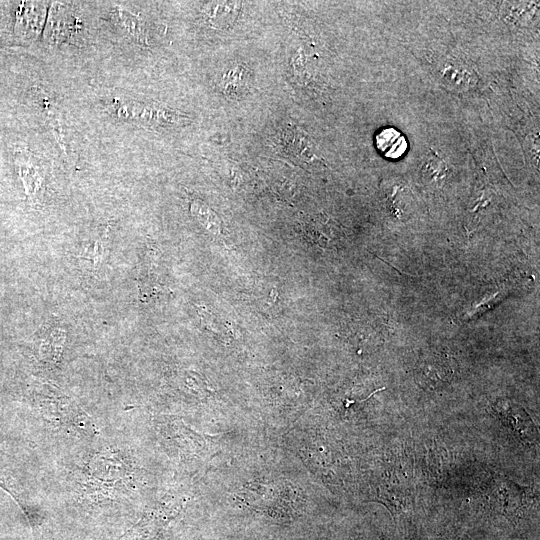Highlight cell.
Masks as SVG:
<instances>
[{
    "mask_svg": "<svg viewBox=\"0 0 540 540\" xmlns=\"http://www.w3.org/2000/svg\"><path fill=\"white\" fill-rule=\"evenodd\" d=\"M34 398L44 417L52 423L83 435L94 434L91 419L57 388L43 383L35 388Z\"/></svg>",
    "mask_w": 540,
    "mask_h": 540,
    "instance_id": "cell-1",
    "label": "cell"
},
{
    "mask_svg": "<svg viewBox=\"0 0 540 540\" xmlns=\"http://www.w3.org/2000/svg\"><path fill=\"white\" fill-rule=\"evenodd\" d=\"M112 109L116 116L149 127H174L188 121L181 113L156 104L114 99Z\"/></svg>",
    "mask_w": 540,
    "mask_h": 540,
    "instance_id": "cell-2",
    "label": "cell"
},
{
    "mask_svg": "<svg viewBox=\"0 0 540 540\" xmlns=\"http://www.w3.org/2000/svg\"><path fill=\"white\" fill-rule=\"evenodd\" d=\"M498 416L521 439L533 441L538 438L537 428L530 416L518 405L502 400L494 405Z\"/></svg>",
    "mask_w": 540,
    "mask_h": 540,
    "instance_id": "cell-3",
    "label": "cell"
},
{
    "mask_svg": "<svg viewBox=\"0 0 540 540\" xmlns=\"http://www.w3.org/2000/svg\"><path fill=\"white\" fill-rule=\"evenodd\" d=\"M17 167L26 194L32 203H38L45 190L44 171L31 158L29 153H18Z\"/></svg>",
    "mask_w": 540,
    "mask_h": 540,
    "instance_id": "cell-4",
    "label": "cell"
},
{
    "mask_svg": "<svg viewBox=\"0 0 540 540\" xmlns=\"http://www.w3.org/2000/svg\"><path fill=\"white\" fill-rule=\"evenodd\" d=\"M375 145L384 157L390 159L400 158L408 149L405 136L392 127L384 128L376 134Z\"/></svg>",
    "mask_w": 540,
    "mask_h": 540,
    "instance_id": "cell-5",
    "label": "cell"
},
{
    "mask_svg": "<svg viewBox=\"0 0 540 540\" xmlns=\"http://www.w3.org/2000/svg\"><path fill=\"white\" fill-rule=\"evenodd\" d=\"M25 4L21 10V15L18 16V25L25 37L35 38L42 26H44L47 6L45 2H28Z\"/></svg>",
    "mask_w": 540,
    "mask_h": 540,
    "instance_id": "cell-6",
    "label": "cell"
},
{
    "mask_svg": "<svg viewBox=\"0 0 540 540\" xmlns=\"http://www.w3.org/2000/svg\"><path fill=\"white\" fill-rule=\"evenodd\" d=\"M111 16L124 36L138 44L146 43L144 24L137 15L126 9L115 7L112 9Z\"/></svg>",
    "mask_w": 540,
    "mask_h": 540,
    "instance_id": "cell-7",
    "label": "cell"
},
{
    "mask_svg": "<svg viewBox=\"0 0 540 540\" xmlns=\"http://www.w3.org/2000/svg\"><path fill=\"white\" fill-rule=\"evenodd\" d=\"M64 12V6L57 3L48 17L45 36L53 44L64 41L74 28L72 18Z\"/></svg>",
    "mask_w": 540,
    "mask_h": 540,
    "instance_id": "cell-8",
    "label": "cell"
},
{
    "mask_svg": "<svg viewBox=\"0 0 540 540\" xmlns=\"http://www.w3.org/2000/svg\"><path fill=\"white\" fill-rule=\"evenodd\" d=\"M107 235L93 238L81 245L76 258L88 270H99L108 255Z\"/></svg>",
    "mask_w": 540,
    "mask_h": 540,
    "instance_id": "cell-9",
    "label": "cell"
},
{
    "mask_svg": "<svg viewBox=\"0 0 540 540\" xmlns=\"http://www.w3.org/2000/svg\"><path fill=\"white\" fill-rule=\"evenodd\" d=\"M240 6L239 2H211L205 6L204 15L211 26L222 29L235 21Z\"/></svg>",
    "mask_w": 540,
    "mask_h": 540,
    "instance_id": "cell-10",
    "label": "cell"
},
{
    "mask_svg": "<svg viewBox=\"0 0 540 540\" xmlns=\"http://www.w3.org/2000/svg\"><path fill=\"white\" fill-rule=\"evenodd\" d=\"M65 331L57 328L45 335L39 345L38 355L45 364H56L61 357L65 341Z\"/></svg>",
    "mask_w": 540,
    "mask_h": 540,
    "instance_id": "cell-11",
    "label": "cell"
},
{
    "mask_svg": "<svg viewBox=\"0 0 540 540\" xmlns=\"http://www.w3.org/2000/svg\"><path fill=\"white\" fill-rule=\"evenodd\" d=\"M190 211L193 217L212 234H219L221 222L214 211L201 200H193L190 204Z\"/></svg>",
    "mask_w": 540,
    "mask_h": 540,
    "instance_id": "cell-12",
    "label": "cell"
},
{
    "mask_svg": "<svg viewBox=\"0 0 540 540\" xmlns=\"http://www.w3.org/2000/svg\"><path fill=\"white\" fill-rule=\"evenodd\" d=\"M423 171L425 172L426 177L439 182L445 175V163L441 159L432 156L427 160L425 166H423Z\"/></svg>",
    "mask_w": 540,
    "mask_h": 540,
    "instance_id": "cell-13",
    "label": "cell"
},
{
    "mask_svg": "<svg viewBox=\"0 0 540 540\" xmlns=\"http://www.w3.org/2000/svg\"><path fill=\"white\" fill-rule=\"evenodd\" d=\"M0 540H18V539L12 538V537H0Z\"/></svg>",
    "mask_w": 540,
    "mask_h": 540,
    "instance_id": "cell-14",
    "label": "cell"
}]
</instances>
